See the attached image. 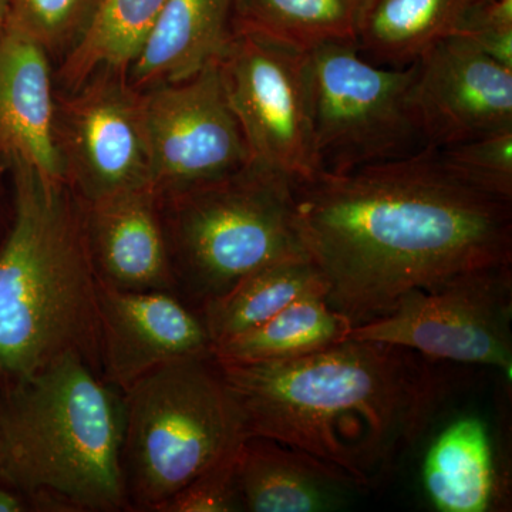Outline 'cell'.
I'll return each mask as SVG.
<instances>
[{
  "label": "cell",
  "instance_id": "6da1fadb",
  "mask_svg": "<svg viewBox=\"0 0 512 512\" xmlns=\"http://www.w3.org/2000/svg\"><path fill=\"white\" fill-rule=\"evenodd\" d=\"M306 255L352 328L407 293L512 265V202L464 183L436 148L293 183Z\"/></svg>",
  "mask_w": 512,
  "mask_h": 512
},
{
  "label": "cell",
  "instance_id": "7a4b0ae2",
  "mask_svg": "<svg viewBox=\"0 0 512 512\" xmlns=\"http://www.w3.org/2000/svg\"><path fill=\"white\" fill-rule=\"evenodd\" d=\"M217 365L248 437L306 451L359 490L392 477L447 394L440 362L372 340L345 339L279 362Z\"/></svg>",
  "mask_w": 512,
  "mask_h": 512
},
{
  "label": "cell",
  "instance_id": "3957f363",
  "mask_svg": "<svg viewBox=\"0 0 512 512\" xmlns=\"http://www.w3.org/2000/svg\"><path fill=\"white\" fill-rule=\"evenodd\" d=\"M15 217L0 248V380L79 356L103 377L99 276L83 202L66 183L10 165Z\"/></svg>",
  "mask_w": 512,
  "mask_h": 512
},
{
  "label": "cell",
  "instance_id": "277c9868",
  "mask_svg": "<svg viewBox=\"0 0 512 512\" xmlns=\"http://www.w3.org/2000/svg\"><path fill=\"white\" fill-rule=\"evenodd\" d=\"M123 396L79 356L3 384L0 481L35 507L120 511Z\"/></svg>",
  "mask_w": 512,
  "mask_h": 512
},
{
  "label": "cell",
  "instance_id": "5b68a950",
  "mask_svg": "<svg viewBox=\"0 0 512 512\" xmlns=\"http://www.w3.org/2000/svg\"><path fill=\"white\" fill-rule=\"evenodd\" d=\"M160 204L177 288L200 308L264 266L308 256L293 181L262 165L165 195Z\"/></svg>",
  "mask_w": 512,
  "mask_h": 512
},
{
  "label": "cell",
  "instance_id": "8992f818",
  "mask_svg": "<svg viewBox=\"0 0 512 512\" xmlns=\"http://www.w3.org/2000/svg\"><path fill=\"white\" fill-rule=\"evenodd\" d=\"M128 505L158 511L248 439L244 417L212 356L151 370L121 393Z\"/></svg>",
  "mask_w": 512,
  "mask_h": 512
},
{
  "label": "cell",
  "instance_id": "52a82bcc",
  "mask_svg": "<svg viewBox=\"0 0 512 512\" xmlns=\"http://www.w3.org/2000/svg\"><path fill=\"white\" fill-rule=\"evenodd\" d=\"M308 53L318 173H348L427 148L413 104L416 62L383 66L356 42L325 43Z\"/></svg>",
  "mask_w": 512,
  "mask_h": 512
},
{
  "label": "cell",
  "instance_id": "ba28073f",
  "mask_svg": "<svg viewBox=\"0 0 512 512\" xmlns=\"http://www.w3.org/2000/svg\"><path fill=\"white\" fill-rule=\"evenodd\" d=\"M217 64L252 163L293 183L318 173L309 53L254 30L235 29Z\"/></svg>",
  "mask_w": 512,
  "mask_h": 512
},
{
  "label": "cell",
  "instance_id": "9c48e42d",
  "mask_svg": "<svg viewBox=\"0 0 512 512\" xmlns=\"http://www.w3.org/2000/svg\"><path fill=\"white\" fill-rule=\"evenodd\" d=\"M512 265L468 272L436 291H413L348 338L402 346L434 362L493 367L512 379Z\"/></svg>",
  "mask_w": 512,
  "mask_h": 512
},
{
  "label": "cell",
  "instance_id": "30bf717a",
  "mask_svg": "<svg viewBox=\"0 0 512 512\" xmlns=\"http://www.w3.org/2000/svg\"><path fill=\"white\" fill-rule=\"evenodd\" d=\"M140 94L150 185L158 197L221 180L252 163L217 63Z\"/></svg>",
  "mask_w": 512,
  "mask_h": 512
},
{
  "label": "cell",
  "instance_id": "8fae6325",
  "mask_svg": "<svg viewBox=\"0 0 512 512\" xmlns=\"http://www.w3.org/2000/svg\"><path fill=\"white\" fill-rule=\"evenodd\" d=\"M66 94L57 96V143L76 197L92 204L150 185L141 94L126 74L104 70Z\"/></svg>",
  "mask_w": 512,
  "mask_h": 512
},
{
  "label": "cell",
  "instance_id": "7c38bea8",
  "mask_svg": "<svg viewBox=\"0 0 512 512\" xmlns=\"http://www.w3.org/2000/svg\"><path fill=\"white\" fill-rule=\"evenodd\" d=\"M412 94L429 148L512 128V69L466 35L447 37L416 60Z\"/></svg>",
  "mask_w": 512,
  "mask_h": 512
},
{
  "label": "cell",
  "instance_id": "4fadbf2b",
  "mask_svg": "<svg viewBox=\"0 0 512 512\" xmlns=\"http://www.w3.org/2000/svg\"><path fill=\"white\" fill-rule=\"evenodd\" d=\"M103 379L120 393L151 370L212 356V342L197 312L174 292L121 291L99 281Z\"/></svg>",
  "mask_w": 512,
  "mask_h": 512
},
{
  "label": "cell",
  "instance_id": "5bb4252c",
  "mask_svg": "<svg viewBox=\"0 0 512 512\" xmlns=\"http://www.w3.org/2000/svg\"><path fill=\"white\" fill-rule=\"evenodd\" d=\"M52 57L9 22L0 37V158L25 163L43 178L66 183L57 143Z\"/></svg>",
  "mask_w": 512,
  "mask_h": 512
},
{
  "label": "cell",
  "instance_id": "9a60e30c",
  "mask_svg": "<svg viewBox=\"0 0 512 512\" xmlns=\"http://www.w3.org/2000/svg\"><path fill=\"white\" fill-rule=\"evenodd\" d=\"M83 205L100 282L121 291H178L160 197L150 185Z\"/></svg>",
  "mask_w": 512,
  "mask_h": 512
},
{
  "label": "cell",
  "instance_id": "2e32d148",
  "mask_svg": "<svg viewBox=\"0 0 512 512\" xmlns=\"http://www.w3.org/2000/svg\"><path fill=\"white\" fill-rule=\"evenodd\" d=\"M237 478L249 512L338 510L360 491L338 468L299 448L251 436L239 448Z\"/></svg>",
  "mask_w": 512,
  "mask_h": 512
},
{
  "label": "cell",
  "instance_id": "e0dca14e",
  "mask_svg": "<svg viewBox=\"0 0 512 512\" xmlns=\"http://www.w3.org/2000/svg\"><path fill=\"white\" fill-rule=\"evenodd\" d=\"M234 33V0H165L127 83L143 93L190 79L218 62Z\"/></svg>",
  "mask_w": 512,
  "mask_h": 512
},
{
  "label": "cell",
  "instance_id": "ac0fdd59",
  "mask_svg": "<svg viewBox=\"0 0 512 512\" xmlns=\"http://www.w3.org/2000/svg\"><path fill=\"white\" fill-rule=\"evenodd\" d=\"M494 0H363L356 25L360 52L377 64L406 67L431 46L466 32Z\"/></svg>",
  "mask_w": 512,
  "mask_h": 512
},
{
  "label": "cell",
  "instance_id": "d6986e66",
  "mask_svg": "<svg viewBox=\"0 0 512 512\" xmlns=\"http://www.w3.org/2000/svg\"><path fill=\"white\" fill-rule=\"evenodd\" d=\"M427 497L441 512H487L498 493L487 424L460 417L433 441L423 464Z\"/></svg>",
  "mask_w": 512,
  "mask_h": 512
},
{
  "label": "cell",
  "instance_id": "ffe728a7",
  "mask_svg": "<svg viewBox=\"0 0 512 512\" xmlns=\"http://www.w3.org/2000/svg\"><path fill=\"white\" fill-rule=\"evenodd\" d=\"M326 295V284L309 256L285 259L252 272L227 293L207 302L198 315L207 329L212 348L258 328L293 302Z\"/></svg>",
  "mask_w": 512,
  "mask_h": 512
},
{
  "label": "cell",
  "instance_id": "44dd1931",
  "mask_svg": "<svg viewBox=\"0 0 512 512\" xmlns=\"http://www.w3.org/2000/svg\"><path fill=\"white\" fill-rule=\"evenodd\" d=\"M350 329L348 320L329 305L323 293H312L258 328L215 345L212 357L239 365L295 359L342 342Z\"/></svg>",
  "mask_w": 512,
  "mask_h": 512
},
{
  "label": "cell",
  "instance_id": "7402d4cb",
  "mask_svg": "<svg viewBox=\"0 0 512 512\" xmlns=\"http://www.w3.org/2000/svg\"><path fill=\"white\" fill-rule=\"evenodd\" d=\"M165 0H99L77 45L62 59L57 79L67 93L94 74H126L163 9Z\"/></svg>",
  "mask_w": 512,
  "mask_h": 512
},
{
  "label": "cell",
  "instance_id": "603a6c76",
  "mask_svg": "<svg viewBox=\"0 0 512 512\" xmlns=\"http://www.w3.org/2000/svg\"><path fill=\"white\" fill-rule=\"evenodd\" d=\"M363 0H234L235 29L254 30L298 47L356 42Z\"/></svg>",
  "mask_w": 512,
  "mask_h": 512
},
{
  "label": "cell",
  "instance_id": "cb8c5ba5",
  "mask_svg": "<svg viewBox=\"0 0 512 512\" xmlns=\"http://www.w3.org/2000/svg\"><path fill=\"white\" fill-rule=\"evenodd\" d=\"M436 151L441 163L464 183L512 202V128Z\"/></svg>",
  "mask_w": 512,
  "mask_h": 512
},
{
  "label": "cell",
  "instance_id": "d4e9b609",
  "mask_svg": "<svg viewBox=\"0 0 512 512\" xmlns=\"http://www.w3.org/2000/svg\"><path fill=\"white\" fill-rule=\"evenodd\" d=\"M99 0H10V22L63 57L86 32Z\"/></svg>",
  "mask_w": 512,
  "mask_h": 512
},
{
  "label": "cell",
  "instance_id": "484cf974",
  "mask_svg": "<svg viewBox=\"0 0 512 512\" xmlns=\"http://www.w3.org/2000/svg\"><path fill=\"white\" fill-rule=\"evenodd\" d=\"M239 448L168 498L157 512L244 511L237 478Z\"/></svg>",
  "mask_w": 512,
  "mask_h": 512
},
{
  "label": "cell",
  "instance_id": "4316f807",
  "mask_svg": "<svg viewBox=\"0 0 512 512\" xmlns=\"http://www.w3.org/2000/svg\"><path fill=\"white\" fill-rule=\"evenodd\" d=\"M461 35L473 40L485 55L512 69V8L488 3Z\"/></svg>",
  "mask_w": 512,
  "mask_h": 512
},
{
  "label": "cell",
  "instance_id": "83f0119b",
  "mask_svg": "<svg viewBox=\"0 0 512 512\" xmlns=\"http://www.w3.org/2000/svg\"><path fill=\"white\" fill-rule=\"evenodd\" d=\"M28 510V504L25 503L23 497H20L19 491L0 481V512H23Z\"/></svg>",
  "mask_w": 512,
  "mask_h": 512
},
{
  "label": "cell",
  "instance_id": "f1b7e54d",
  "mask_svg": "<svg viewBox=\"0 0 512 512\" xmlns=\"http://www.w3.org/2000/svg\"><path fill=\"white\" fill-rule=\"evenodd\" d=\"M10 22V0H0V37L8 29Z\"/></svg>",
  "mask_w": 512,
  "mask_h": 512
},
{
  "label": "cell",
  "instance_id": "f546056e",
  "mask_svg": "<svg viewBox=\"0 0 512 512\" xmlns=\"http://www.w3.org/2000/svg\"><path fill=\"white\" fill-rule=\"evenodd\" d=\"M494 2L500 3V5L508 6V8H512V0H494Z\"/></svg>",
  "mask_w": 512,
  "mask_h": 512
}]
</instances>
